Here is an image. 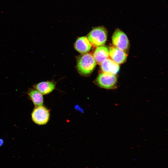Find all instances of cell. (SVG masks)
<instances>
[{
    "label": "cell",
    "instance_id": "1",
    "mask_svg": "<svg viewBox=\"0 0 168 168\" xmlns=\"http://www.w3.org/2000/svg\"><path fill=\"white\" fill-rule=\"evenodd\" d=\"M87 37L91 44L94 46H103L107 39V30L103 26L94 28L89 33Z\"/></svg>",
    "mask_w": 168,
    "mask_h": 168
},
{
    "label": "cell",
    "instance_id": "2",
    "mask_svg": "<svg viewBox=\"0 0 168 168\" xmlns=\"http://www.w3.org/2000/svg\"><path fill=\"white\" fill-rule=\"evenodd\" d=\"M96 65V62L93 56L91 54L86 53L79 58L77 67L81 74L86 75L92 72Z\"/></svg>",
    "mask_w": 168,
    "mask_h": 168
},
{
    "label": "cell",
    "instance_id": "3",
    "mask_svg": "<svg viewBox=\"0 0 168 168\" xmlns=\"http://www.w3.org/2000/svg\"><path fill=\"white\" fill-rule=\"evenodd\" d=\"M50 116V110L43 105L35 106L31 113L33 121L40 125L47 124L49 120Z\"/></svg>",
    "mask_w": 168,
    "mask_h": 168
},
{
    "label": "cell",
    "instance_id": "4",
    "mask_svg": "<svg viewBox=\"0 0 168 168\" xmlns=\"http://www.w3.org/2000/svg\"><path fill=\"white\" fill-rule=\"evenodd\" d=\"M96 82L98 85L102 88L113 89L117 87V80L114 75L102 72L99 75Z\"/></svg>",
    "mask_w": 168,
    "mask_h": 168
},
{
    "label": "cell",
    "instance_id": "5",
    "mask_svg": "<svg viewBox=\"0 0 168 168\" xmlns=\"http://www.w3.org/2000/svg\"><path fill=\"white\" fill-rule=\"evenodd\" d=\"M112 42L114 46L124 52L128 50L129 42L126 34L117 28L114 32L112 37Z\"/></svg>",
    "mask_w": 168,
    "mask_h": 168
},
{
    "label": "cell",
    "instance_id": "6",
    "mask_svg": "<svg viewBox=\"0 0 168 168\" xmlns=\"http://www.w3.org/2000/svg\"><path fill=\"white\" fill-rule=\"evenodd\" d=\"M109 56L111 59L118 64L124 63L127 59V54L125 52L115 46L110 47Z\"/></svg>",
    "mask_w": 168,
    "mask_h": 168
},
{
    "label": "cell",
    "instance_id": "7",
    "mask_svg": "<svg viewBox=\"0 0 168 168\" xmlns=\"http://www.w3.org/2000/svg\"><path fill=\"white\" fill-rule=\"evenodd\" d=\"M119 66L111 59L107 58L101 63V69L103 72L116 75L119 70Z\"/></svg>",
    "mask_w": 168,
    "mask_h": 168
},
{
    "label": "cell",
    "instance_id": "8",
    "mask_svg": "<svg viewBox=\"0 0 168 168\" xmlns=\"http://www.w3.org/2000/svg\"><path fill=\"white\" fill-rule=\"evenodd\" d=\"M92 45L87 38L82 36L77 39L74 44L75 48L79 52L85 54L91 50Z\"/></svg>",
    "mask_w": 168,
    "mask_h": 168
},
{
    "label": "cell",
    "instance_id": "9",
    "mask_svg": "<svg viewBox=\"0 0 168 168\" xmlns=\"http://www.w3.org/2000/svg\"><path fill=\"white\" fill-rule=\"evenodd\" d=\"M33 87L43 95H45L49 94L55 89V84L52 81H43L34 85Z\"/></svg>",
    "mask_w": 168,
    "mask_h": 168
},
{
    "label": "cell",
    "instance_id": "10",
    "mask_svg": "<svg viewBox=\"0 0 168 168\" xmlns=\"http://www.w3.org/2000/svg\"><path fill=\"white\" fill-rule=\"evenodd\" d=\"M109 56L108 48L105 46L97 47L95 50L93 57L98 64L101 63Z\"/></svg>",
    "mask_w": 168,
    "mask_h": 168
},
{
    "label": "cell",
    "instance_id": "11",
    "mask_svg": "<svg viewBox=\"0 0 168 168\" xmlns=\"http://www.w3.org/2000/svg\"><path fill=\"white\" fill-rule=\"evenodd\" d=\"M27 95L35 106L43 105L44 100L43 95L37 90L30 88L27 91Z\"/></svg>",
    "mask_w": 168,
    "mask_h": 168
},
{
    "label": "cell",
    "instance_id": "12",
    "mask_svg": "<svg viewBox=\"0 0 168 168\" xmlns=\"http://www.w3.org/2000/svg\"><path fill=\"white\" fill-rule=\"evenodd\" d=\"M3 141L2 140L0 139V146H1L3 143Z\"/></svg>",
    "mask_w": 168,
    "mask_h": 168
}]
</instances>
